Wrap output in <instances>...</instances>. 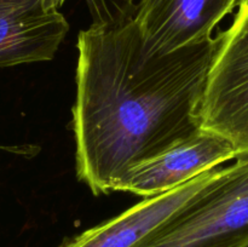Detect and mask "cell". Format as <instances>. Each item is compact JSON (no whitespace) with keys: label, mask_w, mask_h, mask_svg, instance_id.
<instances>
[{"label":"cell","mask_w":248,"mask_h":247,"mask_svg":"<svg viewBox=\"0 0 248 247\" xmlns=\"http://www.w3.org/2000/svg\"><path fill=\"white\" fill-rule=\"evenodd\" d=\"M73 106L77 173L94 195L116 191L135 165L200 130L199 109L219 36L148 55L136 0H86Z\"/></svg>","instance_id":"1"},{"label":"cell","mask_w":248,"mask_h":247,"mask_svg":"<svg viewBox=\"0 0 248 247\" xmlns=\"http://www.w3.org/2000/svg\"><path fill=\"white\" fill-rule=\"evenodd\" d=\"M132 247H248V150Z\"/></svg>","instance_id":"2"},{"label":"cell","mask_w":248,"mask_h":247,"mask_svg":"<svg viewBox=\"0 0 248 247\" xmlns=\"http://www.w3.org/2000/svg\"><path fill=\"white\" fill-rule=\"evenodd\" d=\"M199 109L200 128L248 150V0H239L229 27L218 31Z\"/></svg>","instance_id":"3"},{"label":"cell","mask_w":248,"mask_h":247,"mask_svg":"<svg viewBox=\"0 0 248 247\" xmlns=\"http://www.w3.org/2000/svg\"><path fill=\"white\" fill-rule=\"evenodd\" d=\"M237 153L232 143L208 131L199 130L165 152L128 170L116 191L154 198L183 185L203 172L230 162Z\"/></svg>","instance_id":"4"},{"label":"cell","mask_w":248,"mask_h":247,"mask_svg":"<svg viewBox=\"0 0 248 247\" xmlns=\"http://www.w3.org/2000/svg\"><path fill=\"white\" fill-rule=\"evenodd\" d=\"M239 0H136V23L148 55H165L212 38Z\"/></svg>","instance_id":"5"},{"label":"cell","mask_w":248,"mask_h":247,"mask_svg":"<svg viewBox=\"0 0 248 247\" xmlns=\"http://www.w3.org/2000/svg\"><path fill=\"white\" fill-rule=\"evenodd\" d=\"M68 31L50 0H0V68L53 60Z\"/></svg>","instance_id":"6"},{"label":"cell","mask_w":248,"mask_h":247,"mask_svg":"<svg viewBox=\"0 0 248 247\" xmlns=\"http://www.w3.org/2000/svg\"><path fill=\"white\" fill-rule=\"evenodd\" d=\"M220 166L203 172L176 189L147 198L111 219L73 236L58 247H132L217 174Z\"/></svg>","instance_id":"7"}]
</instances>
